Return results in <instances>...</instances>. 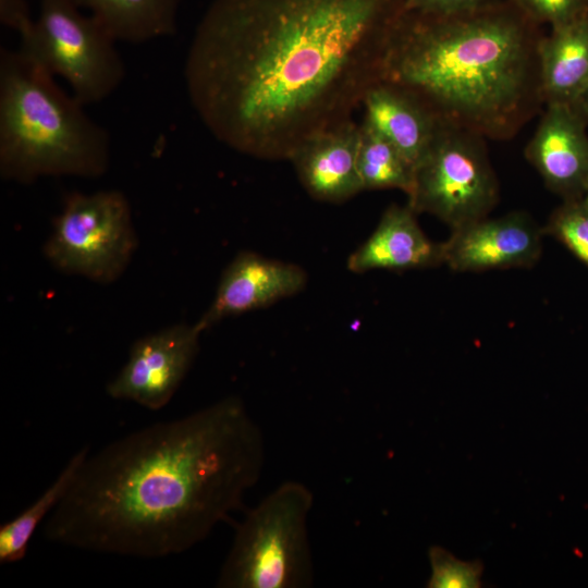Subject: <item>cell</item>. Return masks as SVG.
I'll return each instance as SVG.
<instances>
[{"label":"cell","instance_id":"cell-1","mask_svg":"<svg viewBox=\"0 0 588 588\" xmlns=\"http://www.w3.org/2000/svg\"><path fill=\"white\" fill-rule=\"evenodd\" d=\"M405 0H213L184 77L210 134L257 159L290 160L309 137L353 119L382 82Z\"/></svg>","mask_w":588,"mask_h":588},{"label":"cell","instance_id":"cell-2","mask_svg":"<svg viewBox=\"0 0 588 588\" xmlns=\"http://www.w3.org/2000/svg\"><path fill=\"white\" fill-rule=\"evenodd\" d=\"M264 463L260 428L240 397H224L89 453L44 537L103 554L182 553L241 509Z\"/></svg>","mask_w":588,"mask_h":588},{"label":"cell","instance_id":"cell-3","mask_svg":"<svg viewBox=\"0 0 588 588\" xmlns=\"http://www.w3.org/2000/svg\"><path fill=\"white\" fill-rule=\"evenodd\" d=\"M543 35L515 0L450 14L404 10L382 81L414 95L441 124L485 139H511L544 105Z\"/></svg>","mask_w":588,"mask_h":588},{"label":"cell","instance_id":"cell-4","mask_svg":"<svg viewBox=\"0 0 588 588\" xmlns=\"http://www.w3.org/2000/svg\"><path fill=\"white\" fill-rule=\"evenodd\" d=\"M54 76L21 49L0 50V174L28 184L41 176L98 177L111 140Z\"/></svg>","mask_w":588,"mask_h":588},{"label":"cell","instance_id":"cell-5","mask_svg":"<svg viewBox=\"0 0 588 588\" xmlns=\"http://www.w3.org/2000/svg\"><path fill=\"white\" fill-rule=\"evenodd\" d=\"M313 503L308 487L286 481L250 509L236 526L217 586H311L314 569L307 523Z\"/></svg>","mask_w":588,"mask_h":588},{"label":"cell","instance_id":"cell-6","mask_svg":"<svg viewBox=\"0 0 588 588\" xmlns=\"http://www.w3.org/2000/svg\"><path fill=\"white\" fill-rule=\"evenodd\" d=\"M73 0H39V14L20 47L53 76L66 81L84 106L112 95L125 77L115 40Z\"/></svg>","mask_w":588,"mask_h":588},{"label":"cell","instance_id":"cell-7","mask_svg":"<svg viewBox=\"0 0 588 588\" xmlns=\"http://www.w3.org/2000/svg\"><path fill=\"white\" fill-rule=\"evenodd\" d=\"M44 253L58 270L107 284L125 271L137 245L132 210L119 191L72 192L54 218Z\"/></svg>","mask_w":588,"mask_h":588},{"label":"cell","instance_id":"cell-8","mask_svg":"<svg viewBox=\"0 0 588 588\" xmlns=\"http://www.w3.org/2000/svg\"><path fill=\"white\" fill-rule=\"evenodd\" d=\"M486 140L442 124L414 170L408 205L451 229L488 217L499 200V183Z\"/></svg>","mask_w":588,"mask_h":588},{"label":"cell","instance_id":"cell-9","mask_svg":"<svg viewBox=\"0 0 588 588\" xmlns=\"http://www.w3.org/2000/svg\"><path fill=\"white\" fill-rule=\"evenodd\" d=\"M200 334L196 323H177L136 340L126 363L107 384L108 395L150 411L163 408L193 365Z\"/></svg>","mask_w":588,"mask_h":588},{"label":"cell","instance_id":"cell-10","mask_svg":"<svg viewBox=\"0 0 588 588\" xmlns=\"http://www.w3.org/2000/svg\"><path fill=\"white\" fill-rule=\"evenodd\" d=\"M543 235L523 211L485 217L452 229L442 243L443 264L457 272L530 268L540 259Z\"/></svg>","mask_w":588,"mask_h":588},{"label":"cell","instance_id":"cell-11","mask_svg":"<svg viewBox=\"0 0 588 588\" xmlns=\"http://www.w3.org/2000/svg\"><path fill=\"white\" fill-rule=\"evenodd\" d=\"M544 107L525 157L551 192L563 199L583 197L588 189V123L577 105Z\"/></svg>","mask_w":588,"mask_h":588},{"label":"cell","instance_id":"cell-12","mask_svg":"<svg viewBox=\"0 0 588 588\" xmlns=\"http://www.w3.org/2000/svg\"><path fill=\"white\" fill-rule=\"evenodd\" d=\"M307 274L297 265L238 253L224 269L215 298L196 322L203 332L220 320L267 307L299 293Z\"/></svg>","mask_w":588,"mask_h":588},{"label":"cell","instance_id":"cell-13","mask_svg":"<svg viewBox=\"0 0 588 588\" xmlns=\"http://www.w3.org/2000/svg\"><path fill=\"white\" fill-rule=\"evenodd\" d=\"M360 124L353 119L306 139L292 155L297 176L315 199L342 203L363 192L357 168Z\"/></svg>","mask_w":588,"mask_h":588},{"label":"cell","instance_id":"cell-14","mask_svg":"<svg viewBox=\"0 0 588 588\" xmlns=\"http://www.w3.org/2000/svg\"><path fill=\"white\" fill-rule=\"evenodd\" d=\"M409 207L389 206L371 235L347 259L354 273L371 270L405 271L443 264L442 243L431 241Z\"/></svg>","mask_w":588,"mask_h":588},{"label":"cell","instance_id":"cell-15","mask_svg":"<svg viewBox=\"0 0 588 588\" xmlns=\"http://www.w3.org/2000/svg\"><path fill=\"white\" fill-rule=\"evenodd\" d=\"M364 121L391 143L415 170L442 125L414 95L388 82L372 86L362 103Z\"/></svg>","mask_w":588,"mask_h":588},{"label":"cell","instance_id":"cell-16","mask_svg":"<svg viewBox=\"0 0 588 588\" xmlns=\"http://www.w3.org/2000/svg\"><path fill=\"white\" fill-rule=\"evenodd\" d=\"M543 103L577 105L588 89V13L550 27L539 46Z\"/></svg>","mask_w":588,"mask_h":588},{"label":"cell","instance_id":"cell-17","mask_svg":"<svg viewBox=\"0 0 588 588\" xmlns=\"http://www.w3.org/2000/svg\"><path fill=\"white\" fill-rule=\"evenodd\" d=\"M115 41L144 44L176 32L181 0H73Z\"/></svg>","mask_w":588,"mask_h":588},{"label":"cell","instance_id":"cell-18","mask_svg":"<svg viewBox=\"0 0 588 588\" xmlns=\"http://www.w3.org/2000/svg\"><path fill=\"white\" fill-rule=\"evenodd\" d=\"M88 454L89 446L77 451L40 497L13 519L1 525V563H15L24 559L33 535L66 494Z\"/></svg>","mask_w":588,"mask_h":588},{"label":"cell","instance_id":"cell-19","mask_svg":"<svg viewBox=\"0 0 588 588\" xmlns=\"http://www.w3.org/2000/svg\"><path fill=\"white\" fill-rule=\"evenodd\" d=\"M357 168L364 191L400 189L407 196L414 184V168L382 135L364 120Z\"/></svg>","mask_w":588,"mask_h":588},{"label":"cell","instance_id":"cell-20","mask_svg":"<svg viewBox=\"0 0 588 588\" xmlns=\"http://www.w3.org/2000/svg\"><path fill=\"white\" fill-rule=\"evenodd\" d=\"M588 267V201L584 197L564 199L542 226Z\"/></svg>","mask_w":588,"mask_h":588},{"label":"cell","instance_id":"cell-21","mask_svg":"<svg viewBox=\"0 0 588 588\" xmlns=\"http://www.w3.org/2000/svg\"><path fill=\"white\" fill-rule=\"evenodd\" d=\"M431 576L430 588H477L481 587L483 565L481 561H462L444 548L433 546L428 551Z\"/></svg>","mask_w":588,"mask_h":588},{"label":"cell","instance_id":"cell-22","mask_svg":"<svg viewBox=\"0 0 588 588\" xmlns=\"http://www.w3.org/2000/svg\"><path fill=\"white\" fill-rule=\"evenodd\" d=\"M540 25L553 27L587 12L588 0H515Z\"/></svg>","mask_w":588,"mask_h":588},{"label":"cell","instance_id":"cell-23","mask_svg":"<svg viewBox=\"0 0 588 588\" xmlns=\"http://www.w3.org/2000/svg\"><path fill=\"white\" fill-rule=\"evenodd\" d=\"M494 0H405L404 10L429 14H450L471 10Z\"/></svg>","mask_w":588,"mask_h":588},{"label":"cell","instance_id":"cell-24","mask_svg":"<svg viewBox=\"0 0 588 588\" xmlns=\"http://www.w3.org/2000/svg\"><path fill=\"white\" fill-rule=\"evenodd\" d=\"M0 21L20 35L27 30L35 20L32 19L25 0H0Z\"/></svg>","mask_w":588,"mask_h":588},{"label":"cell","instance_id":"cell-25","mask_svg":"<svg viewBox=\"0 0 588 588\" xmlns=\"http://www.w3.org/2000/svg\"><path fill=\"white\" fill-rule=\"evenodd\" d=\"M577 107L579 108L580 112L583 113L584 118L586 119L588 123V89L585 91V94L581 96V98L577 102Z\"/></svg>","mask_w":588,"mask_h":588},{"label":"cell","instance_id":"cell-26","mask_svg":"<svg viewBox=\"0 0 588 588\" xmlns=\"http://www.w3.org/2000/svg\"><path fill=\"white\" fill-rule=\"evenodd\" d=\"M588 201V189L586 191L585 195L583 196Z\"/></svg>","mask_w":588,"mask_h":588},{"label":"cell","instance_id":"cell-27","mask_svg":"<svg viewBox=\"0 0 588 588\" xmlns=\"http://www.w3.org/2000/svg\"><path fill=\"white\" fill-rule=\"evenodd\" d=\"M587 13H588V5H587Z\"/></svg>","mask_w":588,"mask_h":588}]
</instances>
